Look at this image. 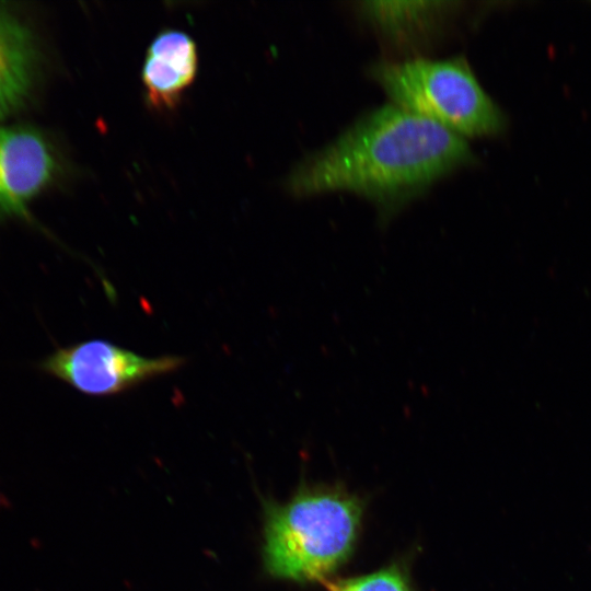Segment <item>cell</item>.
Segmentation results:
<instances>
[{
    "label": "cell",
    "mask_w": 591,
    "mask_h": 591,
    "mask_svg": "<svg viewBox=\"0 0 591 591\" xmlns=\"http://www.w3.org/2000/svg\"><path fill=\"white\" fill-rule=\"evenodd\" d=\"M473 159L464 137L391 103L303 158L286 187L298 197L351 192L390 215Z\"/></svg>",
    "instance_id": "1"
},
{
    "label": "cell",
    "mask_w": 591,
    "mask_h": 591,
    "mask_svg": "<svg viewBox=\"0 0 591 591\" xmlns=\"http://www.w3.org/2000/svg\"><path fill=\"white\" fill-rule=\"evenodd\" d=\"M360 518L358 500L336 490H304L285 505H267V571L296 581L325 578L351 553Z\"/></svg>",
    "instance_id": "2"
},
{
    "label": "cell",
    "mask_w": 591,
    "mask_h": 591,
    "mask_svg": "<svg viewBox=\"0 0 591 591\" xmlns=\"http://www.w3.org/2000/svg\"><path fill=\"white\" fill-rule=\"evenodd\" d=\"M370 77L392 103L424 116L462 137L502 131L503 115L462 57L381 60Z\"/></svg>",
    "instance_id": "3"
},
{
    "label": "cell",
    "mask_w": 591,
    "mask_h": 591,
    "mask_svg": "<svg viewBox=\"0 0 591 591\" xmlns=\"http://www.w3.org/2000/svg\"><path fill=\"white\" fill-rule=\"evenodd\" d=\"M185 361L179 356L143 357L104 339H90L56 349L37 368L85 395L108 396L172 373Z\"/></svg>",
    "instance_id": "4"
},
{
    "label": "cell",
    "mask_w": 591,
    "mask_h": 591,
    "mask_svg": "<svg viewBox=\"0 0 591 591\" xmlns=\"http://www.w3.org/2000/svg\"><path fill=\"white\" fill-rule=\"evenodd\" d=\"M50 139L30 126L0 123V222L23 218L31 202L62 174Z\"/></svg>",
    "instance_id": "5"
},
{
    "label": "cell",
    "mask_w": 591,
    "mask_h": 591,
    "mask_svg": "<svg viewBox=\"0 0 591 591\" xmlns=\"http://www.w3.org/2000/svg\"><path fill=\"white\" fill-rule=\"evenodd\" d=\"M197 69L195 40L181 30L161 31L147 49L141 71L147 105L159 112L176 107Z\"/></svg>",
    "instance_id": "6"
},
{
    "label": "cell",
    "mask_w": 591,
    "mask_h": 591,
    "mask_svg": "<svg viewBox=\"0 0 591 591\" xmlns=\"http://www.w3.org/2000/svg\"><path fill=\"white\" fill-rule=\"evenodd\" d=\"M461 5L459 1H360L356 11L390 44L416 48L440 34Z\"/></svg>",
    "instance_id": "7"
},
{
    "label": "cell",
    "mask_w": 591,
    "mask_h": 591,
    "mask_svg": "<svg viewBox=\"0 0 591 591\" xmlns=\"http://www.w3.org/2000/svg\"><path fill=\"white\" fill-rule=\"evenodd\" d=\"M39 70L35 35L12 9L0 3V123L26 104Z\"/></svg>",
    "instance_id": "8"
},
{
    "label": "cell",
    "mask_w": 591,
    "mask_h": 591,
    "mask_svg": "<svg viewBox=\"0 0 591 591\" xmlns=\"http://www.w3.org/2000/svg\"><path fill=\"white\" fill-rule=\"evenodd\" d=\"M328 591H410L405 576L397 567L347 580L329 586Z\"/></svg>",
    "instance_id": "9"
}]
</instances>
